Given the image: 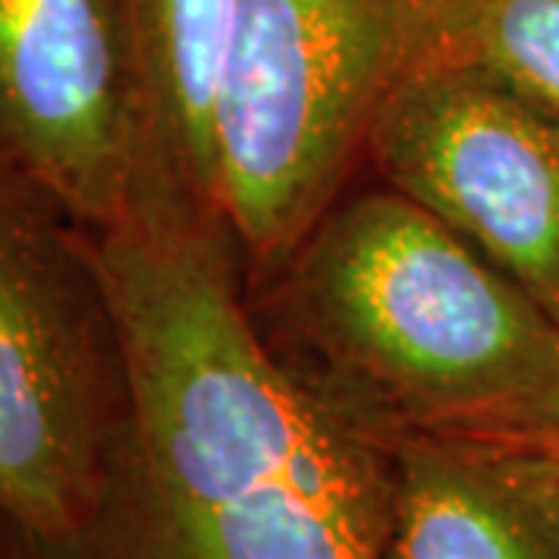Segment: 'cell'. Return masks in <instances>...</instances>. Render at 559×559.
Here are the masks:
<instances>
[{"label":"cell","instance_id":"10","mask_svg":"<svg viewBox=\"0 0 559 559\" xmlns=\"http://www.w3.org/2000/svg\"><path fill=\"white\" fill-rule=\"evenodd\" d=\"M544 451H547V457H550V466H554V476H557L559 485V429L554 436H547L544 439Z\"/></svg>","mask_w":559,"mask_h":559},{"label":"cell","instance_id":"1","mask_svg":"<svg viewBox=\"0 0 559 559\" xmlns=\"http://www.w3.org/2000/svg\"><path fill=\"white\" fill-rule=\"evenodd\" d=\"M128 407L94 513L13 559H382L389 441L255 330L234 242L175 205L91 234Z\"/></svg>","mask_w":559,"mask_h":559},{"label":"cell","instance_id":"8","mask_svg":"<svg viewBox=\"0 0 559 559\" xmlns=\"http://www.w3.org/2000/svg\"><path fill=\"white\" fill-rule=\"evenodd\" d=\"M138 81L146 193L221 224L218 94L240 0H119Z\"/></svg>","mask_w":559,"mask_h":559},{"label":"cell","instance_id":"6","mask_svg":"<svg viewBox=\"0 0 559 559\" xmlns=\"http://www.w3.org/2000/svg\"><path fill=\"white\" fill-rule=\"evenodd\" d=\"M0 168L84 230L146 197V140L119 0H0Z\"/></svg>","mask_w":559,"mask_h":559},{"label":"cell","instance_id":"2","mask_svg":"<svg viewBox=\"0 0 559 559\" xmlns=\"http://www.w3.org/2000/svg\"><path fill=\"white\" fill-rule=\"evenodd\" d=\"M280 271L286 364L382 441L559 429V320L417 202L336 200Z\"/></svg>","mask_w":559,"mask_h":559},{"label":"cell","instance_id":"4","mask_svg":"<svg viewBox=\"0 0 559 559\" xmlns=\"http://www.w3.org/2000/svg\"><path fill=\"white\" fill-rule=\"evenodd\" d=\"M128 407L91 237L0 168V525L50 544L94 513Z\"/></svg>","mask_w":559,"mask_h":559},{"label":"cell","instance_id":"5","mask_svg":"<svg viewBox=\"0 0 559 559\" xmlns=\"http://www.w3.org/2000/svg\"><path fill=\"white\" fill-rule=\"evenodd\" d=\"M364 156L559 320V112L423 57L382 103Z\"/></svg>","mask_w":559,"mask_h":559},{"label":"cell","instance_id":"7","mask_svg":"<svg viewBox=\"0 0 559 559\" xmlns=\"http://www.w3.org/2000/svg\"><path fill=\"white\" fill-rule=\"evenodd\" d=\"M382 559H559V485L544 439L401 436Z\"/></svg>","mask_w":559,"mask_h":559},{"label":"cell","instance_id":"11","mask_svg":"<svg viewBox=\"0 0 559 559\" xmlns=\"http://www.w3.org/2000/svg\"><path fill=\"white\" fill-rule=\"evenodd\" d=\"M0 559H13V554H10V544H7V538H3V532H0Z\"/></svg>","mask_w":559,"mask_h":559},{"label":"cell","instance_id":"3","mask_svg":"<svg viewBox=\"0 0 559 559\" xmlns=\"http://www.w3.org/2000/svg\"><path fill=\"white\" fill-rule=\"evenodd\" d=\"M429 40L432 0H240L215 146L221 224L252 267L280 271L340 200Z\"/></svg>","mask_w":559,"mask_h":559},{"label":"cell","instance_id":"9","mask_svg":"<svg viewBox=\"0 0 559 559\" xmlns=\"http://www.w3.org/2000/svg\"><path fill=\"white\" fill-rule=\"evenodd\" d=\"M426 57L481 69L559 112V0H432Z\"/></svg>","mask_w":559,"mask_h":559}]
</instances>
